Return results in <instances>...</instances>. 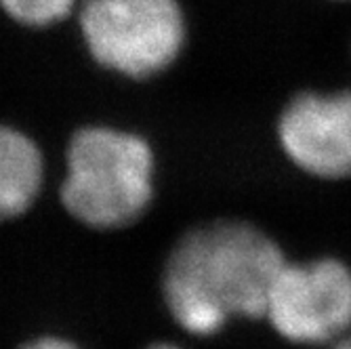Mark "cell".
Wrapping results in <instances>:
<instances>
[{
  "label": "cell",
  "mask_w": 351,
  "mask_h": 349,
  "mask_svg": "<svg viewBox=\"0 0 351 349\" xmlns=\"http://www.w3.org/2000/svg\"><path fill=\"white\" fill-rule=\"evenodd\" d=\"M154 196L156 154L145 137L108 124L80 126L72 135L59 200L78 224L124 230L149 210Z\"/></svg>",
  "instance_id": "7a4b0ae2"
},
{
  "label": "cell",
  "mask_w": 351,
  "mask_h": 349,
  "mask_svg": "<svg viewBox=\"0 0 351 349\" xmlns=\"http://www.w3.org/2000/svg\"><path fill=\"white\" fill-rule=\"evenodd\" d=\"M324 349H351V333H349V335H345L343 339H339V341L330 343V345H328V347H324Z\"/></svg>",
  "instance_id": "9c48e42d"
},
{
  "label": "cell",
  "mask_w": 351,
  "mask_h": 349,
  "mask_svg": "<svg viewBox=\"0 0 351 349\" xmlns=\"http://www.w3.org/2000/svg\"><path fill=\"white\" fill-rule=\"evenodd\" d=\"M145 349H183V347L177 345V343H171V341H158V343L147 345Z\"/></svg>",
  "instance_id": "30bf717a"
},
{
  "label": "cell",
  "mask_w": 351,
  "mask_h": 349,
  "mask_svg": "<svg viewBox=\"0 0 351 349\" xmlns=\"http://www.w3.org/2000/svg\"><path fill=\"white\" fill-rule=\"evenodd\" d=\"M19 349H82V347L59 335H40L25 341Z\"/></svg>",
  "instance_id": "ba28073f"
},
{
  "label": "cell",
  "mask_w": 351,
  "mask_h": 349,
  "mask_svg": "<svg viewBox=\"0 0 351 349\" xmlns=\"http://www.w3.org/2000/svg\"><path fill=\"white\" fill-rule=\"evenodd\" d=\"M76 15L90 59L129 80L165 74L187 45L179 0H82Z\"/></svg>",
  "instance_id": "3957f363"
},
{
  "label": "cell",
  "mask_w": 351,
  "mask_h": 349,
  "mask_svg": "<svg viewBox=\"0 0 351 349\" xmlns=\"http://www.w3.org/2000/svg\"><path fill=\"white\" fill-rule=\"evenodd\" d=\"M280 156L299 175L320 183L351 181V88H307L276 118Z\"/></svg>",
  "instance_id": "5b68a950"
},
{
  "label": "cell",
  "mask_w": 351,
  "mask_h": 349,
  "mask_svg": "<svg viewBox=\"0 0 351 349\" xmlns=\"http://www.w3.org/2000/svg\"><path fill=\"white\" fill-rule=\"evenodd\" d=\"M82 0H0V11L29 29H45L78 13Z\"/></svg>",
  "instance_id": "52a82bcc"
},
{
  "label": "cell",
  "mask_w": 351,
  "mask_h": 349,
  "mask_svg": "<svg viewBox=\"0 0 351 349\" xmlns=\"http://www.w3.org/2000/svg\"><path fill=\"white\" fill-rule=\"evenodd\" d=\"M263 322L289 345L324 349L351 333V263L337 255L286 259Z\"/></svg>",
  "instance_id": "277c9868"
},
{
  "label": "cell",
  "mask_w": 351,
  "mask_h": 349,
  "mask_svg": "<svg viewBox=\"0 0 351 349\" xmlns=\"http://www.w3.org/2000/svg\"><path fill=\"white\" fill-rule=\"evenodd\" d=\"M45 183L40 145L21 129L0 124V224L23 217Z\"/></svg>",
  "instance_id": "8992f818"
},
{
  "label": "cell",
  "mask_w": 351,
  "mask_h": 349,
  "mask_svg": "<svg viewBox=\"0 0 351 349\" xmlns=\"http://www.w3.org/2000/svg\"><path fill=\"white\" fill-rule=\"evenodd\" d=\"M289 255L261 226L213 219L173 244L162 269L171 320L191 337H217L236 320L263 322L271 284Z\"/></svg>",
  "instance_id": "6da1fadb"
}]
</instances>
